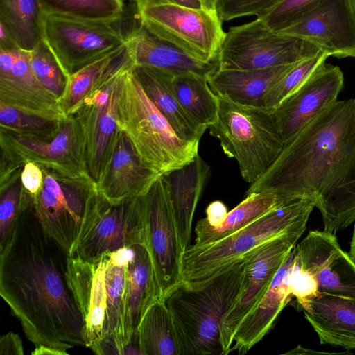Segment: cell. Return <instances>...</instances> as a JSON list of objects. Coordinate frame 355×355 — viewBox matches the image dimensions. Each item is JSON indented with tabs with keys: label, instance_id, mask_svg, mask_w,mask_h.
Masks as SVG:
<instances>
[{
	"label": "cell",
	"instance_id": "obj_1",
	"mask_svg": "<svg viewBox=\"0 0 355 355\" xmlns=\"http://www.w3.org/2000/svg\"><path fill=\"white\" fill-rule=\"evenodd\" d=\"M68 257L43 230L33 204L21 207L12 239L0 252V295L35 347H86L67 284Z\"/></svg>",
	"mask_w": 355,
	"mask_h": 355
},
{
	"label": "cell",
	"instance_id": "obj_30",
	"mask_svg": "<svg viewBox=\"0 0 355 355\" xmlns=\"http://www.w3.org/2000/svg\"><path fill=\"white\" fill-rule=\"evenodd\" d=\"M281 205L275 194L259 192L247 195L233 209L228 211L223 223L211 227L198 220L195 226L194 245H200L221 240L244 228L269 211Z\"/></svg>",
	"mask_w": 355,
	"mask_h": 355
},
{
	"label": "cell",
	"instance_id": "obj_15",
	"mask_svg": "<svg viewBox=\"0 0 355 355\" xmlns=\"http://www.w3.org/2000/svg\"><path fill=\"white\" fill-rule=\"evenodd\" d=\"M43 186L33 197V208L45 232L71 256L86 216L89 198L94 184L57 180L46 170Z\"/></svg>",
	"mask_w": 355,
	"mask_h": 355
},
{
	"label": "cell",
	"instance_id": "obj_49",
	"mask_svg": "<svg viewBox=\"0 0 355 355\" xmlns=\"http://www.w3.org/2000/svg\"><path fill=\"white\" fill-rule=\"evenodd\" d=\"M288 353L291 354H332L325 352H320V351H315L313 349H305L302 347L301 345H298L295 349H293L291 352H289Z\"/></svg>",
	"mask_w": 355,
	"mask_h": 355
},
{
	"label": "cell",
	"instance_id": "obj_45",
	"mask_svg": "<svg viewBox=\"0 0 355 355\" xmlns=\"http://www.w3.org/2000/svg\"><path fill=\"white\" fill-rule=\"evenodd\" d=\"M205 213L206 217L202 218L203 221L211 227H218L223 223L228 211L223 202L216 200L207 206Z\"/></svg>",
	"mask_w": 355,
	"mask_h": 355
},
{
	"label": "cell",
	"instance_id": "obj_34",
	"mask_svg": "<svg viewBox=\"0 0 355 355\" xmlns=\"http://www.w3.org/2000/svg\"><path fill=\"white\" fill-rule=\"evenodd\" d=\"M45 15L87 20H114L125 13L124 0H40Z\"/></svg>",
	"mask_w": 355,
	"mask_h": 355
},
{
	"label": "cell",
	"instance_id": "obj_11",
	"mask_svg": "<svg viewBox=\"0 0 355 355\" xmlns=\"http://www.w3.org/2000/svg\"><path fill=\"white\" fill-rule=\"evenodd\" d=\"M144 244L141 197L113 204L92 191L79 239L71 257L94 261L104 254Z\"/></svg>",
	"mask_w": 355,
	"mask_h": 355
},
{
	"label": "cell",
	"instance_id": "obj_26",
	"mask_svg": "<svg viewBox=\"0 0 355 355\" xmlns=\"http://www.w3.org/2000/svg\"><path fill=\"white\" fill-rule=\"evenodd\" d=\"M125 336L131 342L148 309L159 300V291L149 253L144 244L132 246L125 265Z\"/></svg>",
	"mask_w": 355,
	"mask_h": 355
},
{
	"label": "cell",
	"instance_id": "obj_2",
	"mask_svg": "<svg viewBox=\"0 0 355 355\" xmlns=\"http://www.w3.org/2000/svg\"><path fill=\"white\" fill-rule=\"evenodd\" d=\"M355 157V98L337 101L285 144L245 195L270 193L283 204L310 199L325 189Z\"/></svg>",
	"mask_w": 355,
	"mask_h": 355
},
{
	"label": "cell",
	"instance_id": "obj_41",
	"mask_svg": "<svg viewBox=\"0 0 355 355\" xmlns=\"http://www.w3.org/2000/svg\"><path fill=\"white\" fill-rule=\"evenodd\" d=\"M284 0H218L216 12L223 21L266 13Z\"/></svg>",
	"mask_w": 355,
	"mask_h": 355
},
{
	"label": "cell",
	"instance_id": "obj_35",
	"mask_svg": "<svg viewBox=\"0 0 355 355\" xmlns=\"http://www.w3.org/2000/svg\"><path fill=\"white\" fill-rule=\"evenodd\" d=\"M125 48L126 45L104 55L69 77L64 91L58 100L67 115L71 114Z\"/></svg>",
	"mask_w": 355,
	"mask_h": 355
},
{
	"label": "cell",
	"instance_id": "obj_16",
	"mask_svg": "<svg viewBox=\"0 0 355 355\" xmlns=\"http://www.w3.org/2000/svg\"><path fill=\"white\" fill-rule=\"evenodd\" d=\"M343 84L340 68L324 63L272 112L284 145L338 101Z\"/></svg>",
	"mask_w": 355,
	"mask_h": 355
},
{
	"label": "cell",
	"instance_id": "obj_8",
	"mask_svg": "<svg viewBox=\"0 0 355 355\" xmlns=\"http://www.w3.org/2000/svg\"><path fill=\"white\" fill-rule=\"evenodd\" d=\"M139 23L125 13L114 20H87L46 15L44 40L69 78L84 67L125 46Z\"/></svg>",
	"mask_w": 355,
	"mask_h": 355
},
{
	"label": "cell",
	"instance_id": "obj_53",
	"mask_svg": "<svg viewBox=\"0 0 355 355\" xmlns=\"http://www.w3.org/2000/svg\"><path fill=\"white\" fill-rule=\"evenodd\" d=\"M130 1H132V2H135L137 0H129Z\"/></svg>",
	"mask_w": 355,
	"mask_h": 355
},
{
	"label": "cell",
	"instance_id": "obj_27",
	"mask_svg": "<svg viewBox=\"0 0 355 355\" xmlns=\"http://www.w3.org/2000/svg\"><path fill=\"white\" fill-rule=\"evenodd\" d=\"M294 64L261 69H220L207 76L216 95L245 105L263 106V97L271 86Z\"/></svg>",
	"mask_w": 355,
	"mask_h": 355
},
{
	"label": "cell",
	"instance_id": "obj_28",
	"mask_svg": "<svg viewBox=\"0 0 355 355\" xmlns=\"http://www.w3.org/2000/svg\"><path fill=\"white\" fill-rule=\"evenodd\" d=\"M132 71L149 99L176 134L185 140L200 141L207 128L198 124L182 107L171 87L169 74L137 65H134Z\"/></svg>",
	"mask_w": 355,
	"mask_h": 355
},
{
	"label": "cell",
	"instance_id": "obj_47",
	"mask_svg": "<svg viewBox=\"0 0 355 355\" xmlns=\"http://www.w3.org/2000/svg\"><path fill=\"white\" fill-rule=\"evenodd\" d=\"M32 355H68L67 352L55 349L53 347L40 345L35 347V349L31 352Z\"/></svg>",
	"mask_w": 355,
	"mask_h": 355
},
{
	"label": "cell",
	"instance_id": "obj_20",
	"mask_svg": "<svg viewBox=\"0 0 355 355\" xmlns=\"http://www.w3.org/2000/svg\"><path fill=\"white\" fill-rule=\"evenodd\" d=\"M110 252L94 261L69 256L66 277L83 322L86 347L101 337L107 304L106 269Z\"/></svg>",
	"mask_w": 355,
	"mask_h": 355
},
{
	"label": "cell",
	"instance_id": "obj_48",
	"mask_svg": "<svg viewBox=\"0 0 355 355\" xmlns=\"http://www.w3.org/2000/svg\"><path fill=\"white\" fill-rule=\"evenodd\" d=\"M171 3L196 8V9H204L201 0H166Z\"/></svg>",
	"mask_w": 355,
	"mask_h": 355
},
{
	"label": "cell",
	"instance_id": "obj_44",
	"mask_svg": "<svg viewBox=\"0 0 355 355\" xmlns=\"http://www.w3.org/2000/svg\"><path fill=\"white\" fill-rule=\"evenodd\" d=\"M1 355H23L24 347L20 336L12 331L0 337Z\"/></svg>",
	"mask_w": 355,
	"mask_h": 355
},
{
	"label": "cell",
	"instance_id": "obj_7",
	"mask_svg": "<svg viewBox=\"0 0 355 355\" xmlns=\"http://www.w3.org/2000/svg\"><path fill=\"white\" fill-rule=\"evenodd\" d=\"M1 163L14 170L28 162L37 164L60 181L94 184L87 164L81 126L73 115H67L51 140L16 135L0 128Z\"/></svg>",
	"mask_w": 355,
	"mask_h": 355
},
{
	"label": "cell",
	"instance_id": "obj_5",
	"mask_svg": "<svg viewBox=\"0 0 355 355\" xmlns=\"http://www.w3.org/2000/svg\"><path fill=\"white\" fill-rule=\"evenodd\" d=\"M245 258L201 288L180 286L166 300L182 355H222L220 327L241 284Z\"/></svg>",
	"mask_w": 355,
	"mask_h": 355
},
{
	"label": "cell",
	"instance_id": "obj_38",
	"mask_svg": "<svg viewBox=\"0 0 355 355\" xmlns=\"http://www.w3.org/2000/svg\"><path fill=\"white\" fill-rule=\"evenodd\" d=\"M30 63L41 85L59 100L69 78L44 39L30 51Z\"/></svg>",
	"mask_w": 355,
	"mask_h": 355
},
{
	"label": "cell",
	"instance_id": "obj_43",
	"mask_svg": "<svg viewBox=\"0 0 355 355\" xmlns=\"http://www.w3.org/2000/svg\"><path fill=\"white\" fill-rule=\"evenodd\" d=\"M20 178L24 190L32 197L37 195L43 186V171L33 162H28L24 165Z\"/></svg>",
	"mask_w": 355,
	"mask_h": 355
},
{
	"label": "cell",
	"instance_id": "obj_40",
	"mask_svg": "<svg viewBox=\"0 0 355 355\" xmlns=\"http://www.w3.org/2000/svg\"><path fill=\"white\" fill-rule=\"evenodd\" d=\"M322 0H284L257 17L271 30L278 32L293 24Z\"/></svg>",
	"mask_w": 355,
	"mask_h": 355
},
{
	"label": "cell",
	"instance_id": "obj_4",
	"mask_svg": "<svg viewBox=\"0 0 355 355\" xmlns=\"http://www.w3.org/2000/svg\"><path fill=\"white\" fill-rule=\"evenodd\" d=\"M315 207L310 199L289 201L221 240L190 245L182 258V286L191 289L202 287L260 245L308 220Z\"/></svg>",
	"mask_w": 355,
	"mask_h": 355
},
{
	"label": "cell",
	"instance_id": "obj_46",
	"mask_svg": "<svg viewBox=\"0 0 355 355\" xmlns=\"http://www.w3.org/2000/svg\"><path fill=\"white\" fill-rule=\"evenodd\" d=\"M21 49L8 29L0 24V51H17Z\"/></svg>",
	"mask_w": 355,
	"mask_h": 355
},
{
	"label": "cell",
	"instance_id": "obj_31",
	"mask_svg": "<svg viewBox=\"0 0 355 355\" xmlns=\"http://www.w3.org/2000/svg\"><path fill=\"white\" fill-rule=\"evenodd\" d=\"M45 16L40 0H0V24L22 50L31 51L44 39Z\"/></svg>",
	"mask_w": 355,
	"mask_h": 355
},
{
	"label": "cell",
	"instance_id": "obj_9",
	"mask_svg": "<svg viewBox=\"0 0 355 355\" xmlns=\"http://www.w3.org/2000/svg\"><path fill=\"white\" fill-rule=\"evenodd\" d=\"M139 23L150 33L205 62L218 59L225 33L216 11L166 0H137Z\"/></svg>",
	"mask_w": 355,
	"mask_h": 355
},
{
	"label": "cell",
	"instance_id": "obj_22",
	"mask_svg": "<svg viewBox=\"0 0 355 355\" xmlns=\"http://www.w3.org/2000/svg\"><path fill=\"white\" fill-rule=\"evenodd\" d=\"M295 256L294 248L278 270L267 292L241 320L234 335L230 354H245L273 327L280 313L293 297L289 285Z\"/></svg>",
	"mask_w": 355,
	"mask_h": 355
},
{
	"label": "cell",
	"instance_id": "obj_50",
	"mask_svg": "<svg viewBox=\"0 0 355 355\" xmlns=\"http://www.w3.org/2000/svg\"><path fill=\"white\" fill-rule=\"evenodd\" d=\"M218 0H201L204 9L210 11H216Z\"/></svg>",
	"mask_w": 355,
	"mask_h": 355
},
{
	"label": "cell",
	"instance_id": "obj_14",
	"mask_svg": "<svg viewBox=\"0 0 355 355\" xmlns=\"http://www.w3.org/2000/svg\"><path fill=\"white\" fill-rule=\"evenodd\" d=\"M144 245L149 253L159 291L167 298L182 286L184 253L178 234L166 184L163 175L141 197Z\"/></svg>",
	"mask_w": 355,
	"mask_h": 355
},
{
	"label": "cell",
	"instance_id": "obj_52",
	"mask_svg": "<svg viewBox=\"0 0 355 355\" xmlns=\"http://www.w3.org/2000/svg\"><path fill=\"white\" fill-rule=\"evenodd\" d=\"M349 1L351 3L352 7L355 14V0H349Z\"/></svg>",
	"mask_w": 355,
	"mask_h": 355
},
{
	"label": "cell",
	"instance_id": "obj_39",
	"mask_svg": "<svg viewBox=\"0 0 355 355\" xmlns=\"http://www.w3.org/2000/svg\"><path fill=\"white\" fill-rule=\"evenodd\" d=\"M21 173L0 185V252L14 234L20 213L22 184Z\"/></svg>",
	"mask_w": 355,
	"mask_h": 355
},
{
	"label": "cell",
	"instance_id": "obj_21",
	"mask_svg": "<svg viewBox=\"0 0 355 355\" xmlns=\"http://www.w3.org/2000/svg\"><path fill=\"white\" fill-rule=\"evenodd\" d=\"M0 103L44 119L63 121L67 115L58 98L44 87L30 63V51L19 49L12 69L0 72Z\"/></svg>",
	"mask_w": 355,
	"mask_h": 355
},
{
	"label": "cell",
	"instance_id": "obj_32",
	"mask_svg": "<svg viewBox=\"0 0 355 355\" xmlns=\"http://www.w3.org/2000/svg\"><path fill=\"white\" fill-rule=\"evenodd\" d=\"M169 82L182 107L198 124L207 129L216 121L218 99L207 76L191 71L169 74Z\"/></svg>",
	"mask_w": 355,
	"mask_h": 355
},
{
	"label": "cell",
	"instance_id": "obj_3",
	"mask_svg": "<svg viewBox=\"0 0 355 355\" xmlns=\"http://www.w3.org/2000/svg\"><path fill=\"white\" fill-rule=\"evenodd\" d=\"M133 67L121 82L117 126L130 141L141 163L164 175L193 161L198 155L200 141L185 140L176 134L145 93Z\"/></svg>",
	"mask_w": 355,
	"mask_h": 355
},
{
	"label": "cell",
	"instance_id": "obj_37",
	"mask_svg": "<svg viewBox=\"0 0 355 355\" xmlns=\"http://www.w3.org/2000/svg\"><path fill=\"white\" fill-rule=\"evenodd\" d=\"M329 57L320 51L314 56L296 62L268 90L263 106L271 112L290 94L298 89Z\"/></svg>",
	"mask_w": 355,
	"mask_h": 355
},
{
	"label": "cell",
	"instance_id": "obj_17",
	"mask_svg": "<svg viewBox=\"0 0 355 355\" xmlns=\"http://www.w3.org/2000/svg\"><path fill=\"white\" fill-rule=\"evenodd\" d=\"M295 251L300 268L315 278L319 293L355 299V261L334 232L311 231Z\"/></svg>",
	"mask_w": 355,
	"mask_h": 355
},
{
	"label": "cell",
	"instance_id": "obj_36",
	"mask_svg": "<svg viewBox=\"0 0 355 355\" xmlns=\"http://www.w3.org/2000/svg\"><path fill=\"white\" fill-rule=\"evenodd\" d=\"M63 121L44 119L0 103V128L20 137L51 140L59 132Z\"/></svg>",
	"mask_w": 355,
	"mask_h": 355
},
{
	"label": "cell",
	"instance_id": "obj_29",
	"mask_svg": "<svg viewBox=\"0 0 355 355\" xmlns=\"http://www.w3.org/2000/svg\"><path fill=\"white\" fill-rule=\"evenodd\" d=\"M315 207L325 230L335 233L355 223V157L322 192Z\"/></svg>",
	"mask_w": 355,
	"mask_h": 355
},
{
	"label": "cell",
	"instance_id": "obj_6",
	"mask_svg": "<svg viewBox=\"0 0 355 355\" xmlns=\"http://www.w3.org/2000/svg\"><path fill=\"white\" fill-rule=\"evenodd\" d=\"M216 121L208 127L224 153L235 159L246 182H256L276 159L284 143L272 112L264 107L235 103L217 95Z\"/></svg>",
	"mask_w": 355,
	"mask_h": 355
},
{
	"label": "cell",
	"instance_id": "obj_24",
	"mask_svg": "<svg viewBox=\"0 0 355 355\" xmlns=\"http://www.w3.org/2000/svg\"><path fill=\"white\" fill-rule=\"evenodd\" d=\"M210 174L209 166L198 155L189 164L163 175L184 252L191 245L194 213Z\"/></svg>",
	"mask_w": 355,
	"mask_h": 355
},
{
	"label": "cell",
	"instance_id": "obj_19",
	"mask_svg": "<svg viewBox=\"0 0 355 355\" xmlns=\"http://www.w3.org/2000/svg\"><path fill=\"white\" fill-rule=\"evenodd\" d=\"M160 177L144 166L132 144L119 128L105 155L95 187L110 202L145 195Z\"/></svg>",
	"mask_w": 355,
	"mask_h": 355
},
{
	"label": "cell",
	"instance_id": "obj_12",
	"mask_svg": "<svg viewBox=\"0 0 355 355\" xmlns=\"http://www.w3.org/2000/svg\"><path fill=\"white\" fill-rule=\"evenodd\" d=\"M133 67V60L126 47L69 114L75 116L81 126L87 167L94 182L98 178L105 155L118 129V99L121 80Z\"/></svg>",
	"mask_w": 355,
	"mask_h": 355
},
{
	"label": "cell",
	"instance_id": "obj_42",
	"mask_svg": "<svg viewBox=\"0 0 355 355\" xmlns=\"http://www.w3.org/2000/svg\"><path fill=\"white\" fill-rule=\"evenodd\" d=\"M290 292L302 307L311 299L318 296V283L309 272L302 269L297 264L295 256L294 266L290 275Z\"/></svg>",
	"mask_w": 355,
	"mask_h": 355
},
{
	"label": "cell",
	"instance_id": "obj_10",
	"mask_svg": "<svg viewBox=\"0 0 355 355\" xmlns=\"http://www.w3.org/2000/svg\"><path fill=\"white\" fill-rule=\"evenodd\" d=\"M320 51L303 39L271 30L257 17L225 33L218 63L220 69H261L294 64Z\"/></svg>",
	"mask_w": 355,
	"mask_h": 355
},
{
	"label": "cell",
	"instance_id": "obj_18",
	"mask_svg": "<svg viewBox=\"0 0 355 355\" xmlns=\"http://www.w3.org/2000/svg\"><path fill=\"white\" fill-rule=\"evenodd\" d=\"M278 32L303 39L329 56L355 58V14L349 0H322Z\"/></svg>",
	"mask_w": 355,
	"mask_h": 355
},
{
	"label": "cell",
	"instance_id": "obj_51",
	"mask_svg": "<svg viewBox=\"0 0 355 355\" xmlns=\"http://www.w3.org/2000/svg\"><path fill=\"white\" fill-rule=\"evenodd\" d=\"M349 255L355 261V225L354 226L353 234L350 242Z\"/></svg>",
	"mask_w": 355,
	"mask_h": 355
},
{
	"label": "cell",
	"instance_id": "obj_13",
	"mask_svg": "<svg viewBox=\"0 0 355 355\" xmlns=\"http://www.w3.org/2000/svg\"><path fill=\"white\" fill-rule=\"evenodd\" d=\"M303 220L287 232L248 254L239 292L224 315L220 327L222 355L230 354L233 337L243 318L261 300L274 277L306 229Z\"/></svg>",
	"mask_w": 355,
	"mask_h": 355
},
{
	"label": "cell",
	"instance_id": "obj_23",
	"mask_svg": "<svg viewBox=\"0 0 355 355\" xmlns=\"http://www.w3.org/2000/svg\"><path fill=\"white\" fill-rule=\"evenodd\" d=\"M126 46L134 65L155 69L170 75L191 71L209 76L219 68L218 59L211 62L199 60L156 37L140 23L131 33Z\"/></svg>",
	"mask_w": 355,
	"mask_h": 355
},
{
	"label": "cell",
	"instance_id": "obj_33",
	"mask_svg": "<svg viewBox=\"0 0 355 355\" xmlns=\"http://www.w3.org/2000/svg\"><path fill=\"white\" fill-rule=\"evenodd\" d=\"M142 355H182L179 337L166 302L156 300L137 329Z\"/></svg>",
	"mask_w": 355,
	"mask_h": 355
},
{
	"label": "cell",
	"instance_id": "obj_25",
	"mask_svg": "<svg viewBox=\"0 0 355 355\" xmlns=\"http://www.w3.org/2000/svg\"><path fill=\"white\" fill-rule=\"evenodd\" d=\"M301 308L321 344L355 349V299L320 293Z\"/></svg>",
	"mask_w": 355,
	"mask_h": 355
}]
</instances>
